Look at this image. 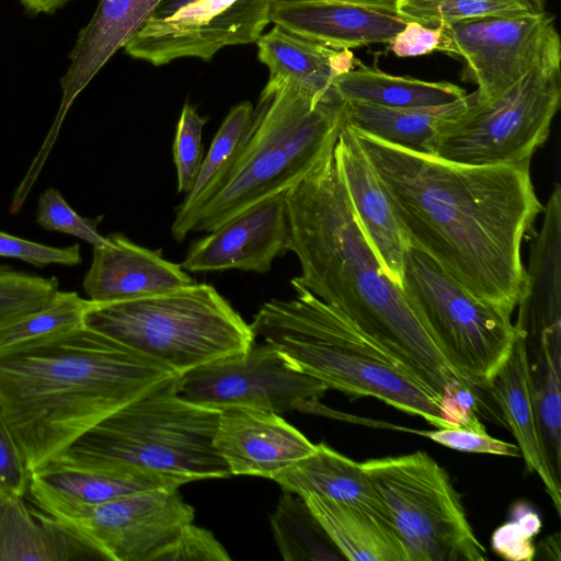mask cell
I'll return each instance as SVG.
<instances>
[{
    "mask_svg": "<svg viewBox=\"0 0 561 561\" xmlns=\"http://www.w3.org/2000/svg\"><path fill=\"white\" fill-rule=\"evenodd\" d=\"M352 130L411 245L473 296L512 313L526 284L522 242L545 208L530 161L460 164Z\"/></svg>",
    "mask_w": 561,
    "mask_h": 561,
    "instance_id": "obj_1",
    "label": "cell"
},
{
    "mask_svg": "<svg viewBox=\"0 0 561 561\" xmlns=\"http://www.w3.org/2000/svg\"><path fill=\"white\" fill-rule=\"evenodd\" d=\"M333 148L286 192L294 279L336 308L412 373L438 403L447 385H469L445 360L386 273L352 209Z\"/></svg>",
    "mask_w": 561,
    "mask_h": 561,
    "instance_id": "obj_2",
    "label": "cell"
},
{
    "mask_svg": "<svg viewBox=\"0 0 561 561\" xmlns=\"http://www.w3.org/2000/svg\"><path fill=\"white\" fill-rule=\"evenodd\" d=\"M178 377L81 324L0 352V405L32 473L112 413Z\"/></svg>",
    "mask_w": 561,
    "mask_h": 561,
    "instance_id": "obj_3",
    "label": "cell"
},
{
    "mask_svg": "<svg viewBox=\"0 0 561 561\" xmlns=\"http://www.w3.org/2000/svg\"><path fill=\"white\" fill-rule=\"evenodd\" d=\"M296 297L272 299L255 313V336L284 354L300 371L353 397H373L436 428H450L436 398L397 357L336 308L296 282Z\"/></svg>",
    "mask_w": 561,
    "mask_h": 561,
    "instance_id": "obj_4",
    "label": "cell"
},
{
    "mask_svg": "<svg viewBox=\"0 0 561 561\" xmlns=\"http://www.w3.org/2000/svg\"><path fill=\"white\" fill-rule=\"evenodd\" d=\"M343 106L333 89L313 98L288 84L267 82L244 145L219 190L197 214L193 231L210 232L296 185L334 147Z\"/></svg>",
    "mask_w": 561,
    "mask_h": 561,
    "instance_id": "obj_5",
    "label": "cell"
},
{
    "mask_svg": "<svg viewBox=\"0 0 561 561\" xmlns=\"http://www.w3.org/2000/svg\"><path fill=\"white\" fill-rule=\"evenodd\" d=\"M175 380L112 413L45 465L150 471L192 481L230 477L214 446L219 409L183 399Z\"/></svg>",
    "mask_w": 561,
    "mask_h": 561,
    "instance_id": "obj_6",
    "label": "cell"
},
{
    "mask_svg": "<svg viewBox=\"0 0 561 561\" xmlns=\"http://www.w3.org/2000/svg\"><path fill=\"white\" fill-rule=\"evenodd\" d=\"M83 324L178 376L247 353L255 343L251 324L206 283L126 301H91Z\"/></svg>",
    "mask_w": 561,
    "mask_h": 561,
    "instance_id": "obj_7",
    "label": "cell"
},
{
    "mask_svg": "<svg viewBox=\"0 0 561 561\" xmlns=\"http://www.w3.org/2000/svg\"><path fill=\"white\" fill-rule=\"evenodd\" d=\"M399 287L447 364L474 388L488 389L517 336L512 313L473 296L413 245Z\"/></svg>",
    "mask_w": 561,
    "mask_h": 561,
    "instance_id": "obj_8",
    "label": "cell"
},
{
    "mask_svg": "<svg viewBox=\"0 0 561 561\" xmlns=\"http://www.w3.org/2000/svg\"><path fill=\"white\" fill-rule=\"evenodd\" d=\"M561 103V41L504 92L470 103L437 136L433 156L468 165L530 161Z\"/></svg>",
    "mask_w": 561,
    "mask_h": 561,
    "instance_id": "obj_9",
    "label": "cell"
},
{
    "mask_svg": "<svg viewBox=\"0 0 561 561\" xmlns=\"http://www.w3.org/2000/svg\"><path fill=\"white\" fill-rule=\"evenodd\" d=\"M386 507L409 561H484L449 474L428 454L359 462Z\"/></svg>",
    "mask_w": 561,
    "mask_h": 561,
    "instance_id": "obj_10",
    "label": "cell"
},
{
    "mask_svg": "<svg viewBox=\"0 0 561 561\" xmlns=\"http://www.w3.org/2000/svg\"><path fill=\"white\" fill-rule=\"evenodd\" d=\"M179 490L154 489L98 505L65 502L32 484L27 492L43 513L84 540L103 560L157 561L194 519V508Z\"/></svg>",
    "mask_w": 561,
    "mask_h": 561,
    "instance_id": "obj_11",
    "label": "cell"
},
{
    "mask_svg": "<svg viewBox=\"0 0 561 561\" xmlns=\"http://www.w3.org/2000/svg\"><path fill=\"white\" fill-rule=\"evenodd\" d=\"M175 390L183 399L205 407L240 405L279 414L311 409L328 388L264 342L254 343L247 353L180 375Z\"/></svg>",
    "mask_w": 561,
    "mask_h": 561,
    "instance_id": "obj_12",
    "label": "cell"
},
{
    "mask_svg": "<svg viewBox=\"0 0 561 561\" xmlns=\"http://www.w3.org/2000/svg\"><path fill=\"white\" fill-rule=\"evenodd\" d=\"M443 30L442 51L465 60L466 77L478 88V101L507 90L560 41L554 18L546 11L462 20Z\"/></svg>",
    "mask_w": 561,
    "mask_h": 561,
    "instance_id": "obj_13",
    "label": "cell"
},
{
    "mask_svg": "<svg viewBox=\"0 0 561 561\" xmlns=\"http://www.w3.org/2000/svg\"><path fill=\"white\" fill-rule=\"evenodd\" d=\"M275 1L197 0L165 20H147L123 48L153 66L186 57L209 61L224 47L255 43Z\"/></svg>",
    "mask_w": 561,
    "mask_h": 561,
    "instance_id": "obj_14",
    "label": "cell"
},
{
    "mask_svg": "<svg viewBox=\"0 0 561 561\" xmlns=\"http://www.w3.org/2000/svg\"><path fill=\"white\" fill-rule=\"evenodd\" d=\"M287 251L289 222L283 192L192 243L181 266L193 273L239 270L262 274Z\"/></svg>",
    "mask_w": 561,
    "mask_h": 561,
    "instance_id": "obj_15",
    "label": "cell"
},
{
    "mask_svg": "<svg viewBox=\"0 0 561 561\" xmlns=\"http://www.w3.org/2000/svg\"><path fill=\"white\" fill-rule=\"evenodd\" d=\"M270 19L334 49L388 44L405 25L396 0H276Z\"/></svg>",
    "mask_w": 561,
    "mask_h": 561,
    "instance_id": "obj_16",
    "label": "cell"
},
{
    "mask_svg": "<svg viewBox=\"0 0 561 561\" xmlns=\"http://www.w3.org/2000/svg\"><path fill=\"white\" fill-rule=\"evenodd\" d=\"M214 446L231 476L268 479L316 450L278 413L240 405L219 408Z\"/></svg>",
    "mask_w": 561,
    "mask_h": 561,
    "instance_id": "obj_17",
    "label": "cell"
},
{
    "mask_svg": "<svg viewBox=\"0 0 561 561\" xmlns=\"http://www.w3.org/2000/svg\"><path fill=\"white\" fill-rule=\"evenodd\" d=\"M333 156L358 225L386 273L400 285L404 253L411 243L387 191L346 125L341 126Z\"/></svg>",
    "mask_w": 561,
    "mask_h": 561,
    "instance_id": "obj_18",
    "label": "cell"
},
{
    "mask_svg": "<svg viewBox=\"0 0 561 561\" xmlns=\"http://www.w3.org/2000/svg\"><path fill=\"white\" fill-rule=\"evenodd\" d=\"M161 0H99L89 22L78 33L69 66L60 79L61 100L49 131L39 148L49 154L77 96L105 64L151 16Z\"/></svg>",
    "mask_w": 561,
    "mask_h": 561,
    "instance_id": "obj_19",
    "label": "cell"
},
{
    "mask_svg": "<svg viewBox=\"0 0 561 561\" xmlns=\"http://www.w3.org/2000/svg\"><path fill=\"white\" fill-rule=\"evenodd\" d=\"M93 248L92 262L83 278L88 299L95 304L133 300L164 294L196 283L181 266L165 260L122 233H111Z\"/></svg>",
    "mask_w": 561,
    "mask_h": 561,
    "instance_id": "obj_20",
    "label": "cell"
},
{
    "mask_svg": "<svg viewBox=\"0 0 561 561\" xmlns=\"http://www.w3.org/2000/svg\"><path fill=\"white\" fill-rule=\"evenodd\" d=\"M516 331L513 348L488 389L517 440L528 470L540 478L560 514V473L552 463L538 415L528 340L524 330L516 327Z\"/></svg>",
    "mask_w": 561,
    "mask_h": 561,
    "instance_id": "obj_21",
    "label": "cell"
},
{
    "mask_svg": "<svg viewBox=\"0 0 561 561\" xmlns=\"http://www.w3.org/2000/svg\"><path fill=\"white\" fill-rule=\"evenodd\" d=\"M257 58L270 70L271 83L322 98L336 77L354 68L351 49H334L274 25L255 42Z\"/></svg>",
    "mask_w": 561,
    "mask_h": 561,
    "instance_id": "obj_22",
    "label": "cell"
},
{
    "mask_svg": "<svg viewBox=\"0 0 561 561\" xmlns=\"http://www.w3.org/2000/svg\"><path fill=\"white\" fill-rule=\"evenodd\" d=\"M23 497L0 486V561L102 559L56 519L28 507Z\"/></svg>",
    "mask_w": 561,
    "mask_h": 561,
    "instance_id": "obj_23",
    "label": "cell"
},
{
    "mask_svg": "<svg viewBox=\"0 0 561 561\" xmlns=\"http://www.w3.org/2000/svg\"><path fill=\"white\" fill-rule=\"evenodd\" d=\"M283 491L300 497L317 494L353 505L390 525L387 511L359 462L324 443L272 478ZM391 526V525H390Z\"/></svg>",
    "mask_w": 561,
    "mask_h": 561,
    "instance_id": "obj_24",
    "label": "cell"
},
{
    "mask_svg": "<svg viewBox=\"0 0 561 561\" xmlns=\"http://www.w3.org/2000/svg\"><path fill=\"white\" fill-rule=\"evenodd\" d=\"M188 478L139 470H89L45 465L31 473L30 484L70 503L98 505L154 489H180Z\"/></svg>",
    "mask_w": 561,
    "mask_h": 561,
    "instance_id": "obj_25",
    "label": "cell"
},
{
    "mask_svg": "<svg viewBox=\"0 0 561 561\" xmlns=\"http://www.w3.org/2000/svg\"><path fill=\"white\" fill-rule=\"evenodd\" d=\"M302 499L344 558L354 561H409L404 545L387 523L353 505L317 494H307Z\"/></svg>",
    "mask_w": 561,
    "mask_h": 561,
    "instance_id": "obj_26",
    "label": "cell"
},
{
    "mask_svg": "<svg viewBox=\"0 0 561 561\" xmlns=\"http://www.w3.org/2000/svg\"><path fill=\"white\" fill-rule=\"evenodd\" d=\"M472 93L450 104L417 108L344 102L342 124L380 141L433 156L438 134L470 103Z\"/></svg>",
    "mask_w": 561,
    "mask_h": 561,
    "instance_id": "obj_27",
    "label": "cell"
},
{
    "mask_svg": "<svg viewBox=\"0 0 561 561\" xmlns=\"http://www.w3.org/2000/svg\"><path fill=\"white\" fill-rule=\"evenodd\" d=\"M332 89L345 103L389 108L440 106L468 94L465 89L450 82L392 76L365 66L352 68L336 77Z\"/></svg>",
    "mask_w": 561,
    "mask_h": 561,
    "instance_id": "obj_28",
    "label": "cell"
},
{
    "mask_svg": "<svg viewBox=\"0 0 561 561\" xmlns=\"http://www.w3.org/2000/svg\"><path fill=\"white\" fill-rule=\"evenodd\" d=\"M253 113V105L243 101L231 107L225 117L202 161L192 190L175 210L171 226L175 241L182 242L193 231L197 214L221 186L244 145Z\"/></svg>",
    "mask_w": 561,
    "mask_h": 561,
    "instance_id": "obj_29",
    "label": "cell"
},
{
    "mask_svg": "<svg viewBox=\"0 0 561 561\" xmlns=\"http://www.w3.org/2000/svg\"><path fill=\"white\" fill-rule=\"evenodd\" d=\"M270 523L284 560H322L334 557L324 543L330 541L329 538L302 497L284 491L270 516Z\"/></svg>",
    "mask_w": 561,
    "mask_h": 561,
    "instance_id": "obj_30",
    "label": "cell"
},
{
    "mask_svg": "<svg viewBox=\"0 0 561 561\" xmlns=\"http://www.w3.org/2000/svg\"><path fill=\"white\" fill-rule=\"evenodd\" d=\"M91 300L60 291L43 308L0 328V352L83 324Z\"/></svg>",
    "mask_w": 561,
    "mask_h": 561,
    "instance_id": "obj_31",
    "label": "cell"
},
{
    "mask_svg": "<svg viewBox=\"0 0 561 561\" xmlns=\"http://www.w3.org/2000/svg\"><path fill=\"white\" fill-rule=\"evenodd\" d=\"M539 362L534 386L536 403L546 444L556 470L561 461V383L560 335L542 334L538 339Z\"/></svg>",
    "mask_w": 561,
    "mask_h": 561,
    "instance_id": "obj_32",
    "label": "cell"
},
{
    "mask_svg": "<svg viewBox=\"0 0 561 561\" xmlns=\"http://www.w3.org/2000/svg\"><path fill=\"white\" fill-rule=\"evenodd\" d=\"M399 16L430 27L484 16H515L534 12L526 0H396Z\"/></svg>",
    "mask_w": 561,
    "mask_h": 561,
    "instance_id": "obj_33",
    "label": "cell"
},
{
    "mask_svg": "<svg viewBox=\"0 0 561 561\" xmlns=\"http://www.w3.org/2000/svg\"><path fill=\"white\" fill-rule=\"evenodd\" d=\"M58 290L55 276L45 277L0 264V328L43 308Z\"/></svg>",
    "mask_w": 561,
    "mask_h": 561,
    "instance_id": "obj_34",
    "label": "cell"
},
{
    "mask_svg": "<svg viewBox=\"0 0 561 561\" xmlns=\"http://www.w3.org/2000/svg\"><path fill=\"white\" fill-rule=\"evenodd\" d=\"M206 122L191 103L183 105L172 147L178 193H188L195 183L203 161L202 133Z\"/></svg>",
    "mask_w": 561,
    "mask_h": 561,
    "instance_id": "obj_35",
    "label": "cell"
},
{
    "mask_svg": "<svg viewBox=\"0 0 561 561\" xmlns=\"http://www.w3.org/2000/svg\"><path fill=\"white\" fill-rule=\"evenodd\" d=\"M102 218V216L98 218L80 216L54 187L47 188L38 197L36 221L42 228L73 236L93 248L101 247L106 241V238L98 231V225Z\"/></svg>",
    "mask_w": 561,
    "mask_h": 561,
    "instance_id": "obj_36",
    "label": "cell"
},
{
    "mask_svg": "<svg viewBox=\"0 0 561 561\" xmlns=\"http://www.w3.org/2000/svg\"><path fill=\"white\" fill-rule=\"evenodd\" d=\"M511 515L512 520L494 531L492 548L504 559L530 561L536 554L533 538L541 528V519L524 503L516 504Z\"/></svg>",
    "mask_w": 561,
    "mask_h": 561,
    "instance_id": "obj_37",
    "label": "cell"
},
{
    "mask_svg": "<svg viewBox=\"0 0 561 561\" xmlns=\"http://www.w3.org/2000/svg\"><path fill=\"white\" fill-rule=\"evenodd\" d=\"M0 257L20 260L37 267L49 264L75 266L82 262L78 243L56 248L0 231Z\"/></svg>",
    "mask_w": 561,
    "mask_h": 561,
    "instance_id": "obj_38",
    "label": "cell"
},
{
    "mask_svg": "<svg viewBox=\"0 0 561 561\" xmlns=\"http://www.w3.org/2000/svg\"><path fill=\"white\" fill-rule=\"evenodd\" d=\"M226 548L207 529L187 524L157 561H229Z\"/></svg>",
    "mask_w": 561,
    "mask_h": 561,
    "instance_id": "obj_39",
    "label": "cell"
},
{
    "mask_svg": "<svg viewBox=\"0 0 561 561\" xmlns=\"http://www.w3.org/2000/svg\"><path fill=\"white\" fill-rule=\"evenodd\" d=\"M412 432L443 446L460 451L511 457L520 456L517 445L496 439L486 432H478L463 427L437 428L435 431L412 430Z\"/></svg>",
    "mask_w": 561,
    "mask_h": 561,
    "instance_id": "obj_40",
    "label": "cell"
},
{
    "mask_svg": "<svg viewBox=\"0 0 561 561\" xmlns=\"http://www.w3.org/2000/svg\"><path fill=\"white\" fill-rule=\"evenodd\" d=\"M473 389L474 387L458 381L445 387L439 402V411L450 428L463 427L486 432L477 416L478 404Z\"/></svg>",
    "mask_w": 561,
    "mask_h": 561,
    "instance_id": "obj_41",
    "label": "cell"
},
{
    "mask_svg": "<svg viewBox=\"0 0 561 561\" xmlns=\"http://www.w3.org/2000/svg\"><path fill=\"white\" fill-rule=\"evenodd\" d=\"M398 57H414L442 51L443 26L430 27L417 22H407L404 27L388 43Z\"/></svg>",
    "mask_w": 561,
    "mask_h": 561,
    "instance_id": "obj_42",
    "label": "cell"
},
{
    "mask_svg": "<svg viewBox=\"0 0 561 561\" xmlns=\"http://www.w3.org/2000/svg\"><path fill=\"white\" fill-rule=\"evenodd\" d=\"M30 479L31 473L9 432L0 405V486L24 496L28 490Z\"/></svg>",
    "mask_w": 561,
    "mask_h": 561,
    "instance_id": "obj_43",
    "label": "cell"
},
{
    "mask_svg": "<svg viewBox=\"0 0 561 561\" xmlns=\"http://www.w3.org/2000/svg\"><path fill=\"white\" fill-rule=\"evenodd\" d=\"M26 11L33 14H53L72 0H18Z\"/></svg>",
    "mask_w": 561,
    "mask_h": 561,
    "instance_id": "obj_44",
    "label": "cell"
},
{
    "mask_svg": "<svg viewBox=\"0 0 561 561\" xmlns=\"http://www.w3.org/2000/svg\"><path fill=\"white\" fill-rule=\"evenodd\" d=\"M195 1L197 0H161L149 19L165 20Z\"/></svg>",
    "mask_w": 561,
    "mask_h": 561,
    "instance_id": "obj_45",
    "label": "cell"
},
{
    "mask_svg": "<svg viewBox=\"0 0 561 561\" xmlns=\"http://www.w3.org/2000/svg\"><path fill=\"white\" fill-rule=\"evenodd\" d=\"M545 552L546 553H551L553 552V550L556 551H559L560 552V547H559V536L556 535V536H552V537H549L546 541H545Z\"/></svg>",
    "mask_w": 561,
    "mask_h": 561,
    "instance_id": "obj_46",
    "label": "cell"
},
{
    "mask_svg": "<svg viewBox=\"0 0 561 561\" xmlns=\"http://www.w3.org/2000/svg\"><path fill=\"white\" fill-rule=\"evenodd\" d=\"M534 12H543L547 0H526Z\"/></svg>",
    "mask_w": 561,
    "mask_h": 561,
    "instance_id": "obj_47",
    "label": "cell"
}]
</instances>
